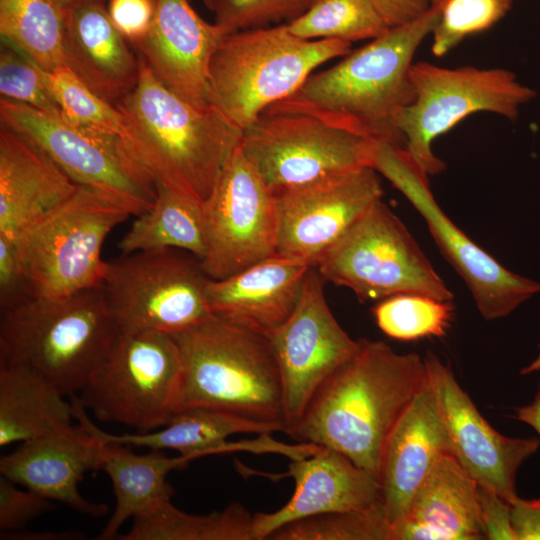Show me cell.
Returning <instances> with one entry per match:
<instances>
[{
  "label": "cell",
  "mask_w": 540,
  "mask_h": 540,
  "mask_svg": "<svg viewBox=\"0 0 540 540\" xmlns=\"http://www.w3.org/2000/svg\"><path fill=\"white\" fill-rule=\"evenodd\" d=\"M426 382L420 355L361 338L358 351L321 385L288 436L336 450L379 481L387 436Z\"/></svg>",
  "instance_id": "6da1fadb"
},
{
  "label": "cell",
  "mask_w": 540,
  "mask_h": 540,
  "mask_svg": "<svg viewBox=\"0 0 540 540\" xmlns=\"http://www.w3.org/2000/svg\"><path fill=\"white\" fill-rule=\"evenodd\" d=\"M438 7L416 20L389 28L333 66L313 72L288 98L271 108L317 116L368 139L405 148L395 125L413 98L410 69L431 34Z\"/></svg>",
  "instance_id": "7a4b0ae2"
},
{
  "label": "cell",
  "mask_w": 540,
  "mask_h": 540,
  "mask_svg": "<svg viewBox=\"0 0 540 540\" xmlns=\"http://www.w3.org/2000/svg\"><path fill=\"white\" fill-rule=\"evenodd\" d=\"M116 107L126 122V142L155 183L206 201L243 131L212 105L194 104L167 88L141 57L137 85Z\"/></svg>",
  "instance_id": "3957f363"
},
{
  "label": "cell",
  "mask_w": 540,
  "mask_h": 540,
  "mask_svg": "<svg viewBox=\"0 0 540 540\" xmlns=\"http://www.w3.org/2000/svg\"><path fill=\"white\" fill-rule=\"evenodd\" d=\"M173 335L181 352L173 413L220 410L284 432L280 373L267 336L214 316Z\"/></svg>",
  "instance_id": "277c9868"
},
{
  "label": "cell",
  "mask_w": 540,
  "mask_h": 540,
  "mask_svg": "<svg viewBox=\"0 0 540 540\" xmlns=\"http://www.w3.org/2000/svg\"><path fill=\"white\" fill-rule=\"evenodd\" d=\"M119 329L102 286L34 298L0 311V365L30 366L70 397L79 393Z\"/></svg>",
  "instance_id": "5b68a950"
},
{
  "label": "cell",
  "mask_w": 540,
  "mask_h": 540,
  "mask_svg": "<svg viewBox=\"0 0 540 540\" xmlns=\"http://www.w3.org/2000/svg\"><path fill=\"white\" fill-rule=\"evenodd\" d=\"M351 48L343 40L299 38L287 24L227 34L211 59L208 103L243 131L318 67Z\"/></svg>",
  "instance_id": "8992f818"
},
{
  "label": "cell",
  "mask_w": 540,
  "mask_h": 540,
  "mask_svg": "<svg viewBox=\"0 0 540 540\" xmlns=\"http://www.w3.org/2000/svg\"><path fill=\"white\" fill-rule=\"evenodd\" d=\"M410 81L412 101L397 113L395 125L408 156L428 176L446 168L433 152L436 138L477 112L514 121L520 108L536 96L534 89L503 68H447L420 61L412 64Z\"/></svg>",
  "instance_id": "52a82bcc"
},
{
  "label": "cell",
  "mask_w": 540,
  "mask_h": 540,
  "mask_svg": "<svg viewBox=\"0 0 540 540\" xmlns=\"http://www.w3.org/2000/svg\"><path fill=\"white\" fill-rule=\"evenodd\" d=\"M180 371L181 352L173 334L120 328L77 398L99 421L154 431L174 412Z\"/></svg>",
  "instance_id": "ba28073f"
},
{
  "label": "cell",
  "mask_w": 540,
  "mask_h": 540,
  "mask_svg": "<svg viewBox=\"0 0 540 540\" xmlns=\"http://www.w3.org/2000/svg\"><path fill=\"white\" fill-rule=\"evenodd\" d=\"M130 216L114 201L79 186L26 229L16 243L35 298H61L101 287L107 268L104 241Z\"/></svg>",
  "instance_id": "9c48e42d"
},
{
  "label": "cell",
  "mask_w": 540,
  "mask_h": 540,
  "mask_svg": "<svg viewBox=\"0 0 540 540\" xmlns=\"http://www.w3.org/2000/svg\"><path fill=\"white\" fill-rule=\"evenodd\" d=\"M0 121L39 147L77 185L105 196L131 215L153 206L156 183L120 136L4 98Z\"/></svg>",
  "instance_id": "30bf717a"
},
{
  "label": "cell",
  "mask_w": 540,
  "mask_h": 540,
  "mask_svg": "<svg viewBox=\"0 0 540 540\" xmlns=\"http://www.w3.org/2000/svg\"><path fill=\"white\" fill-rule=\"evenodd\" d=\"M323 279L361 300L421 294L452 301L454 295L416 240L382 201L375 203L317 261Z\"/></svg>",
  "instance_id": "8fae6325"
},
{
  "label": "cell",
  "mask_w": 540,
  "mask_h": 540,
  "mask_svg": "<svg viewBox=\"0 0 540 540\" xmlns=\"http://www.w3.org/2000/svg\"><path fill=\"white\" fill-rule=\"evenodd\" d=\"M208 279L197 257L163 248L107 261L102 288L120 328L178 334L213 316Z\"/></svg>",
  "instance_id": "7c38bea8"
},
{
  "label": "cell",
  "mask_w": 540,
  "mask_h": 540,
  "mask_svg": "<svg viewBox=\"0 0 540 540\" xmlns=\"http://www.w3.org/2000/svg\"><path fill=\"white\" fill-rule=\"evenodd\" d=\"M376 143L317 116L269 107L243 130L240 147L275 193L371 167Z\"/></svg>",
  "instance_id": "4fadbf2b"
},
{
  "label": "cell",
  "mask_w": 540,
  "mask_h": 540,
  "mask_svg": "<svg viewBox=\"0 0 540 540\" xmlns=\"http://www.w3.org/2000/svg\"><path fill=\"white\" fill-rule=\"evenodd\" d=\"M371 167L388 179L426 221L438 248L465 281L484 319L503 318L540 292V282L502 266L454 224L436 202L428 175L404 148L377 142Z\"/></svg>",
  "instance_id": "5bb4252c"
},
{
  "label": "cell",
  "mask_w": 540,
  "mask_h": 540,
  "mask_svg": "<svg viewBox=\"0 0 540 540\" xmlns=\"http://www.w3.org/2000/svg\"><path fill=\"white\" fill-rule=\"evenodd\" d=\"M202 205L208 250L200 263L209 278L229 277L275 255V195L240 142Z\"/></svg>",
  "instance_id": "9a60e30c"
},
{
  "label": "cell",
  "mask_w": 540,
  "mask_h": 540,
  "mask_svg": "<svg viewBox=\"0 0 540 540\" xmlns=\"http://www.w3.org/2000/svg\"><path fill=\"white\" fill-rule=\"evenodd\" d=\"M325 282L311 267L294 311L268 336L280 373L287 435L300 422L321 385L360 346V339L351 338L333 315L325 297Z\"/></svg>",
  "instance_id": "2e32d148"
},
{
  "label": "cell",
  "mask_w": 540,
  "mask_h": 540,
  "mask_svg": "<svg viewBox=\"0 0 540 540\" xmlns=\"http://www.w3.org/2000/svg\"><path fill=\"white\" fill-rule=\"evenodd\" d=\"M275 254L314 267L375 203L382 186L372 167L327 176L274 193Z\"/></svg>",
  "instance_id": "e0dca14e"
},
{
  "label": "cell",
  "mask_w": 540,
  "mask_h": 540,
  "mask_svg": "<svg viewBox=\"0 0 540 540\" xmlns=\"http://www.w3.org/2000/svg\"><path fill=\"white\" fill-rule=\"evenodd\" d=\"M424 360L453 455L479 486L513 503L519 497L516 474L539 449V438H514L499 433L478 411L449 366L431 352Z\"/></svg>",
  "instance_id": "ac0fdd59"
},
{
  "label": "cell",
  "mask_w": 540,
  "mask_h": 540,
  "mask_svg": "<svg viewBox=\"0 0 540 540\" xmlns=\"http://www.w3.org/2000/svg\"><path fill=\"white\" fill-rule=\"evenodd\" d=\"M225 36L190 0H156L148 32L132 45L167 88L194 104L208 105L209 67Z\"/></svg>",
  "instance_id": "d6986e66"
},
{
  "label": "cell",
  "mask_w": 540,
  "mask_h": 540,
  "mask_svg": "<svg viewBox=\"0 0 540 540\" xmlns=\"http://www.w3.org/2000/svg\"><path fill=\"white\" fill-rule=\"evenodd\" d=\"M104 443L81 424L20 443L0 457V473L17 485L90 517L108 513L104 503L84 498L79 484L100 469Z\"/></svg>",
  "instance_id": "ffe728a7"
},
{
  "label": "cell",
  "mask_w": 540,
  "mask_h": 540,
  "mask_svg": "<svg viewBox=\"0 0 540 540\" xmlns=\"http://www.w3.org/2000/svg\"><path fill=\"white\" fill-rule=\"evenodd\" d=\"M286 476L295 481L289 501L274 512L253 514L254 540L268 539L279 528L308 517L367 509L382 501L378 479L342 453L320 446L292 459Z\"/></svg>",
  "instance_id": "44dd1931"
},
{
  "label": "cell",
  "mask_w": 540,
  "mask_h": 540,
  "mask_svg": "<svg viewBox=\"0 0 540 540\" xmlns=\"http://www.w3.org/2000/svg\"><path fill=\"white\" fill-rule=\"evenodd\" d=\"M445 453H452V445L427 379L394 424L381 455L379 483L390 530Z\"/></svg>",
  "instance_id": "7402d4cb"
},
{
  "label": "cell",
  "mask_w": 540,
  "mask_h": 540,
  "mask_svg": "<svg viewBox=\"0 0 540 540\" xmlns=\"http://www.w3.org/2000/svg\"><path fill=\"white\" fill-rule=\"evenodd\" d=\"M310 268L301 260L275 254L229 277L209 278L210 312L268 337L294 311Z\"/></svg>",
  "instance_id": "603a6c76"
},
{
  "label": "cell",
  "mask_w": 540,
  "mask_h": 540,
  "mask_svg": "<svg viewBox=\"0 0 540 540\" xmlns=\"http://www.w3.org/2000/svg\"><path fill=\"white\" fill-rule=\"evenodd\" d=\"M79 188L39 147L0 127V236L16 240Z\"/></svg>",
  "instance_id": "cb8c5ba5"
},
{
  "label": "cell",
  "mask_w": 540,
  "mask_h": 540,
  "mask_svg": "<svg viewBox=\"0 0 540 540\" xmlns=\"http://www.w3.org/2000/svg\"><path fill=\"white\" fill-rule=\"evenodd\" d=\"M479 485L452 453L442 454L417 489L390 540L484 539Z\"/></svg>",
  "instance_id": "d4e9b609"
},
{
  "label": "cell",
  "mask_w": 540,
  "mask_h": 540,
  "mask_svg": "<svg viewBox=\"0 0 540 540\" xmlns=\"http://www.w3.org/2000/svg\"><path fill=\"white\" fill-rule=\"evenodd\" d=\"M75 418L86 430L103 442L118 443L130 447H146L150 450H174L190 461L199 457L234 451L267 453L268 439L231 442L227 439L235 434H271L281 432L272 424L248 419L233 413L207 409L190 408L172 414L164 428L159 431L112 434L92 423L86 409L78 406Z\"/></svg>",
  "instance_id": "484cf974"
},
{
  "label": "cell",
  "mask_w": 540,
  "mask_h": 540,
  "mask_svg": "<svg viewBox=\"0 0 540 540\" xmlns=\"http://www.w3.org/2000/svg\"><path fill=\"white\" fill-rule=\"evenodd\" d=\"M128 43L111 21L106 4H84L67 13L66 66L115 106L133 91L140 75V57Z\"/></svg>",
  "instance_id": "4316f807"
},
{
  "label": "cell",
  "mask_w": 540,
  "mask_h": 540,
  "mask_svg": "<svg viewBox=\"0 0 540 540\" xmlns=\"http://www.w3.org/2000/svg\"><path fill=\"white\" fill-rule=\"evenodd\" d=\"M49 378L23 364L0 365V446L73 426L72 400Z\"/></svg>",
  "instance_id": "83f0119b"
},
{
  "label": "cell",
  "mask_w": 540,
  "mask_h": 540,
  "mask_svg": "<svg viewBox=\"0 0 540 540\" xmlns=\"http://www.w3.org/2000/svg\"><path fill=\"white\" fill-rule=\"evenodd\" d=\"M103 443L100 469L112 482L115 509L98 539L111 540L119 535L120 528L129 519L162 501L171 500L174 492L167 476L190 460L183 455L169 457L157 450L137 454L130 446Z\"/></svg>",
  "instance_id": "f1b7e54d"
},
{
  "label": "cell",
  "mask_w": 540,
  "mask_h": 540,
  "mask_svg": "<svg viewBox=\"0 0 540 540\" xmlns=\"http://www.w3.org/2000/svg\"><path fill=\"white\" fill-rule=\"evenodd\" d=\"M156 190L153 206L136 216L118 242L120 253L174 248L201 261L208 250L202 203L157 183Z\"/></svg>",
  "instance_id": "f546056e"
},
{
  "label": "cell",
  "mask_w": 540,
  "mask_h": 540,
  "mask_svg": "<svg viewBox=\"0 0 540 540\" xmlns=\"http://www.w3.org/2000/svg\"><path fill=\"white\" fill-rule=\"evenodd\" d=\"M122 540H254L253 514L232 503L221 511L194 515L171 500L162 501L133 518Z\"/></svg>",
  "instance_id": "4dcf8cb0"
},
{
  "label": "cell",
  "mask_w": 540,
  "mask_h": 540,
  "mask_svg": "<svg viewBox=\"0 0 540 540\" xmlns=\"http://www.w3.org/2000/svg\"><path fill=\"white\" fill-rule=\"evenodd\" d=\"M67 13L50 0H0L2 43L44 71L66 66Z\"/></svg>",
  "instance_id": "1f68e13d"
},
{
  "label": "cell",
  "mask_w": 540,
  "mask_h": 540,
  "mask_svg": "<svg viewBox=\"0 0 540 540\" xmlns=\"http://www.w3.org/2000/svg\"><path fill=\"white\" fill-rule=\"evenodd\" d=\"M288 30L306 40H372L390 27L366 0H314Z\"/></svg>",
  "instance_id": "d6a6232c"
},
{
  "label": "cell",
  "mask_w": 540,
  "mask_h": 540,
  "mask_svg": "<svg viewBox=\"0 0 540 540\" xmlns=\"http://www.w3.org/2000/svg\"><path fill=\"white\" fill-rule=\"evenodd\" d=\"M379 329L388 337L413 341L443 337L454 314L452 301L421 294H398L380 300L372 309Z\"/></svg>",
  "instance_id": "836d02e7"
},
{
  "label": "cell",
  "mask_w": 540,
  "mask_h": 540,
  "mask_svg": "<svg viewBox=\"0 0 540 540\" xmlns=\"http://www.w3.org/2000/svg\"><path fill=\"white\" fill-rule=\"evenodd\" d=\"M273 540H390V524L382 501L363 510L320 514L291 522Z\"/></svg>",
  "instance_id": "e575fe53"
},
{
  "label": "cell",
  "mask_w": 540,
  "mask_h": 540,
  "mask_svg": "<svg viewBox=\"0 0 540 540\" xmlns=\"http://www.w3.org/2000/svg\"><path fill=\"white\" fill-rule=\"evenodd\" d=\"M46 79L65 119L127 140L126 122L119 109L91 91L67 66L46 71Z\"/></svg>",
  "instance_id": "d590c367"
},
{
  "label": "cell",
  "mask_w": 540,
  "mask_h": 540,
  "mask_svg": "<svg viewBox=\"0 0 540 540\" xmlns=\"http://www.w3.org/2000/svg\"><path fill=\"white\" fill-rule=\"evenodd\" d=\"M513 0H443L433 26L431 51L441 57L465 38L483 32L511 10Z\"/></svg>",
  "instance_id": "8d00e7d4"
},
{
  "label": "cell",
  "mask_w": 540,
  "mask_h": 540,
  "mask_svg": "<svg viewBox=\"0 0 540 540\" xmlns=\"http://www.w3.org/2000/svg\"><path fill=\"white\" fill-rule=\"evenodd\" d=\"M0 94L1 98L62 116L48 87L46 71L5 43L0 50Z\"/></svg>",
  "instance_id": "74e56055"
},
{
  "label": "cell",
  "mask_w": 540,
  "mask_h": 540,
  "mask_svg": "<svg viewBox=\"0 0 540 540\" xmlns=\"http://www.w3.org/2000/svg\"><path fill=\"white\" fill-rule=\"evenodd\" d=\"M314 0H210L214 23L224 33L287 24L302 15Z\"/></svg>",
  "instance_id": "f35d334b"
},
{
  "label": "cell",
  "mask_w": 540,
  "mask_h": 540,
  "mask_svg": "<svg viewBox=\"0 0 540 540\" xmlns=\"http://www.w3.org/2000/svg\"><path fill=\"white\" fill-rule=\"evenodd\" d=\"M17 484L1 475L0 477V530L15 532L50 511L56 505L38 493L27 488L19 489Z\"/></svg>",
  "instance_id": "ab89813d"
},
{
  "label": "cell",
  "mask_w": 540,
  "mask_h": 540,
  "mask_svg": "<svg viewBox=\"0 0 540 540\" xmlns=\"http://www.w3.org/2000/svg\"><path fill=\"white\" fill-rule=\"evenodd\" d=\"M34 298L16 240L0 236V311Z\"/></svg>",
  "instance_id": "60d3db41"
},
{
  "label": "cell",
  "mask_w": 540,
  "mask_h": 540,
  "mask_svg": "<svg viewBox=\"0 0 540 540\" xmlns=\"http://www.w3.org/2000/svg\"><path fill=\"white\" fill-rule=\"evenodd\" d=\"M155 7L156 0H108L106 3L111 21L131 44L148 32Z\"/></svg>",
  "instance_id": "b9f144b4"
},
{
  "label": "cell",
  "mask_w": 540,
  "mask_h": 540,
  "mask_svg": "<svg viewBox=\"0 0 540 540\" xmlns=\"http://www.w3.org/2000/svg\"><path fill=\"white\" fill-rule=\"evenodd\" d=\"M479 508L484 537L516 540L511 523V503L495 492L479 486Z\"/></svg>",
  "instance_id": "7bdbcfd3"
},
{
  "label": "cell",
  "mask_w": 540,
  "mask_h": 540,
  "mask_svg": "<svg viewBox=\"0 0 540 540\" xmlns=\"http://www.w3.org/2000/svg\"><path fill=\"white\" fill-rule=\"evenodd\" d=\"M366 1L375 8L390 28L410 23L431 8L430 0Z\"/></svg>",
  "instance_id": "ee69618b"
},
{
  "label": "cell",
  "mask_w": 540,
  "mask_h": 540,
  "mask_svg": "<svg viewBox=\"0 0 540 540\" xmlns=\"http://www.w3.org/2000/svg\"><path fill=\"white\" fill-rule=\"evenodd\" d=\"M511 523L516 540H540V498L511 503Z\"/></svg>",
  "instance_id": "f6af8a7d"
},
{
  "label": "cell",
  "mask_w": 540,
  "mask_h": 540,
  "mask_svg": "<svg viewBox=\"0 0 540 540\" xmlns=\"http://www.w3.org/2000/svg\"><path fill=\"white\" fill-rule=\"evenodd\" d=\"M85 536L77 530L64 531H41L31 532L20 530L15 532H1V539H18V540H77L83 539Z\"/></svg>",
  "instance_id": "bcb514c9"
},
{
  "label": "cell",
  "mask_w": 540,
  "mask_h": 540,
  "mask_svg": "<svg viewBox=\"0 0 540 540\" xmlns=\"http://www.w3.org/2000/svg\"><path fill=\"white\" fill-rule=\"evenodd\" d=\"M514 419L531 426L538 434L540 440V382L538 390L531 403L514 408Z\"/></svg>",
  "instance_id": "7dc6e473"
},
{
  "label": "cell",
  "mask_w": 540,
  "mask_h": 540,
  "mask_svg": "<svg viewBox=\"0 0 540 540\" xmlns=\"http://www.w3.org/2000/svg\"><path fill=\"white\" fill-rule=\"evenodd\" d=\"M56 6H58L65 13H68L72 9L89 3H102L106 4L108 0H50Z\"/></svg>",
  "instance_id": "c3c4849f"
},
{
  "label": "cell",
  "mask_w": 540,
  "mask_h": 540,
  "mask_svg": "<svg viewBox=\"0 0 540 540\" xmlns=\"http://www.w3.org/2000/svg\"><path fill=\"white\" fill-rule=\"evenodd\" d=\"M540 349V344H539ZM535 372H540V350L537 357L529 363L527 366L523 367L520 371L521 375H529Z\"/></svg>",
  "instance_id": "681fc988"
},
{
  "label": "cell",
  "mask_w": 540,
  "mask_h": 540,
  "mask_svg": "<svg viewBox=\"0 0 540 540\" xmlns=\"http://www.w3.org/2000/svg\"><path fill=\"white\" fill-rule=\"evenodd\" d=\"M443 0H430L431 6L439 5Z\"/></svg>",
  "instance_id": "f907efd6"
},
{
  "label": "cell",
  "mask_w": 540,
  "mask_h": 540,
  "mask_svg": "<svg viewBox=\"0 0 540 540\" xmlns=\"http://www.w3.org/2000/svg\"><path fill=\"white\" fill-rule=\"evenodd\" d=\"M207 9L210 7V0H201Z\"/></svg>",
  "instance_id": "816d5d0a"
}]
</instances>
